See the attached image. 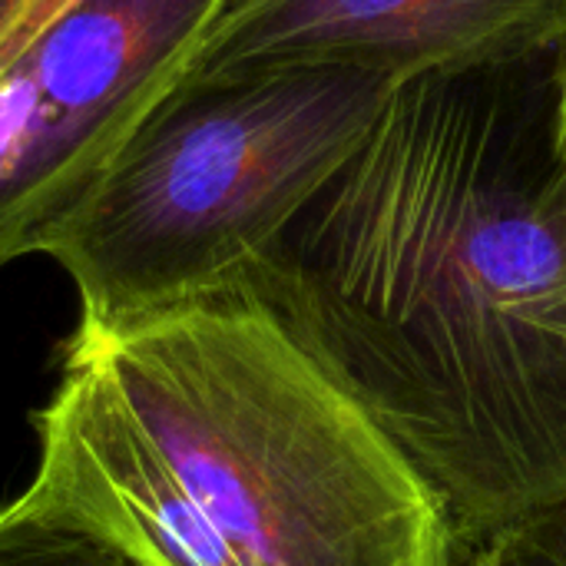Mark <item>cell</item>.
I'll return each instance as SVG.
<instances>
[{"instance_id": "6da1fadb", "label": "cell", "mask_w": 566, "mask_h": 566, "mask_svg": "<svg viewBox=\"0 0 566 566\" xmlns=\"http://www.w3.org/2000/svg\"><path fill=\"white\" fill-rule=\"evenodd\" d=\"M554 66L395 86L245 285L424 478L464 557L566 497Z\"/></svg>"}, {"instance_id": "7a4b0ae2", "label": "cell", "mask_w": 566, "mask_h": 566, "mask_svg": "<svg viewBox=\"0 0 566 566\" xmlns=\"http://www.w3.org/2000/svg\"><path fill=\"white\" fill-rule=\"evenodd\" d=\"M33 488L149 566H464L444 504L249 292L76 325Z\"/></svg>"}, {"instance_id": "3957f363", "label": "cell", "mask_w": 566, "mask_h": 566, "mask_svg": "<svg viewBox=\"0 0 566 566\" xmlns=\"http://www.w3.org/2000/svg\"><path fill=\"white\" fill-rule=\"evenodd\" d=\"M391 90L342 66L179 86L40 245L73 282L80 325L116 332L245 289Z\"/></svg>"}, {"instance_id": "277c9868", "label": "cell", "mask_w": 566, "mask_h": 566, "mask_svg": "<svg viewBox=\"0 0 566 566\" xmlns=\"http://www.w3.org/2000/svg\"><path fill=\"white\" fill-rule=\"evenodd\" d=\"M232 0H46L0 50V269L40 255Z\"/></svg>"}, {"instance_id": "5b68a950", "label": "cell", "mask_w": 566, "mask_h": 566, "mask_svg": "<svg viewBox=\"0 0 566 566\" xmlns=\"http://www.w3.org/2000/svg\"><path fill=\"white\" fill-rule=\"evenodd\" d=\"M564 43L566 0H232L179 86L325 66L401 86L554 56Z\"/></svg>"}, {"instance_id": "8992f818", "label": "cell", "mask_w": 566, "mask_h": 566, "mask_svg": "<svg viewBox=\"0 0 566 566\" xmlns=\"http://www.w3.org/2000/svg\"><path fill=\"white\" fill-rule=\"evenodd\" d=\"M0 566H149L33 484L0 507Z\"/></svg>"}, {"instance_id": "52a82bcc", "label": "cell", "mask_w": 566, "mask_h": 566, "mask_svg": "<svg viewBox=\"0 0 566 566\" xmlns=\"http://www.w3.org/2000/svg\"><path fill=\"white\" fill-rule=\"evenodd\" d=\"M484 551L494 566H566V497L514 524Z\"/></svg>"}, {"instance_id": "ba28073f", "label": "cell", "mask_w": 566, "mask_h": 566, "mask_svg": "<svg viewBox=\"0 0 566 566\" xmlns=\"http://www.w3.org/2000/svg\"><path fill=\"white\" fill-rule=\"evenodd\" d=\"M46 0H0V50L40 13Z\"/></svg>"}, {"instance_id": "9c48e42d", "label": "cell", "mask_w": 566, "mask_h": 566, "mask_svg": "<svg viewBox=\"0 0 566 566\" xmlns=\"http://www.w3.org/2000/svg\"><path fill=\"white\" fill-rule=\"evenodd\" d=\"M554 146L566 159V43L554 66Z\"/></svg>"}, {"instance_id": "30bf717a", "label": "cell", "mask_w": 566, "mask_h": 566, "mask_svg": "<svg viewBox=\"0 0 566 566\" xmlns=\"http://www.w3.org/2000/svg\"><path fill=\"white\" fill-rule=\"evenodd\" d=\"M464 566H494L491 564V557H488V551H478V554H471Z\"/></svg>"}]
</instances>
